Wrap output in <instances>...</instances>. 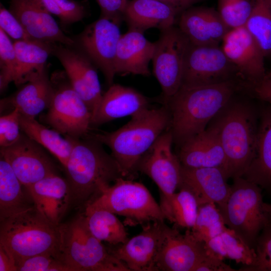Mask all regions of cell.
I'll return each mask as SVG.
<instances>
[{
	"instance_id": "47",
	"label": "cell",
	"mask_w": 271,
	"mask_h": 271,
	"mask_svg": "<svg viewBox=\"0 0 271 271\" xmlns=\"http://www.w3.org/2000/svg\"><path fill=\"white\" fill-rule=\"evenodd\" d=\"M0 271H17L13 256L8 249L1 243Z\"/></svg>"
},
{
	"instance_id": "44",
	"label": "cell",
	"mask_w": 271,
	"mask_h": 271,
	"mask_svg": "<svg viewBox=\"0 0 271 271\" xmlns=\"http://www.w3.org/2000/svg\"><path fill=\"white\" fill-rule=\"evenodd\" d=\"M101 10V18L112 21L118 25L124 21V13L128 0H96Z\"/></svg>"
},
{
	"instance_id": "17",
	"label": "cell",
	"mask_w": 271,
	"mask_h": 271,
	"mask_svg": "<svg viewBox=\"0 0 271 271\" xmlns=\"http://www.w3.org/2000/svg\"><path fill=\"white\" fill-rule=\"evenodd\" d=\"M221 48L237 73L252 86L265 78L264 56L244 27L230 30Z\"/></svg>"
},
{
	"instance_id": "40",
	"label": "cell",
	"mask_w": 271,
	"mask_h": 271,
	"mask_svg": "<svg viewBox=\"0 0 271 271\" xmlns=\"http://www.w3.org/2000/svg\"><path fill=\"white\" fill-rule=\"evenodd\" d=\"M17 271H71L56 255L37 254L25 259L17 265Z\"/></svg>"
},
{
	"instance_id": "45",
	"label": "cell",
	"mask_w": 271,
	"mask_h": 271,
	"mask_svg": "<svg viewBox=\"0 0 271 271\" xmlns=\"http://www.w3.org/2000/svg\"><path fill=\"white\" fill-rule=\"evenodd\" d=\"M206 257L197 266L194 271H235L225 263L223 259L213 254L208 249Z\"/></svg>"
},
{
	"instance_id": "3",
	"label": "cell",
	"mask_w": 271,
	"mask_h": 271,
	"mask_svg": "<svg viewBox=\"0 0 271 271\" xmlns=\"http://www.w3.org/2000/svg\"><path fill=\"white\" fill-rule=\"evenodd\" d=\"M168 107H149L131 116L126 124L112 131L90 132L88 136L107 146L123 177L135 179L140 162L160 136L170 129Z\"/></svg>"
},
{
	"instance_id": "50",
	"label": "cell",
	"mask_w": 271,
	"mask_h": 271,
	"mask_svg": "<svg viewBox=\"0 0 271 271\" xmlns=\"http://www.w3.org/2000/svg\"><path fill=\"white\" fill-rule=\"evenodd\" d=\"M263 208L264 210L268 214L271 218V203L263 202Z\"/></svg>"
},
{
	"instance_id": "33",
	"label": "cell",
	"mask_w": 271,
	"mask_h": 271,
	"mask_svg": "<svg viewBox=\"0 0 271 271\" xmlns=\"http://www.w3.org/2000/svg\"><path fill=\"white\" fill-rule=\"evenodd\" d=\"M250 15L244 26L261 50L271 55V8L266 0H253Z\"/></svg>"
},
{
	"instance_id": "10",
	"label": "cell",
	"mask_w": 271,
	"mask_h": 271,
	"mask_svg": "<svg viewBox=\"0 0 271 271\" xmlns=\"http://www.w3.org/2000/svg\"><path fill=\"white\" fill-rule=\"evenodd\" d=\"M155 43L153 71L162 88L160 100L165 104L182 85L190 42L178 27L173 26L161 31Z\"/></svg>"
},
{
	"instance_id": "8",
	"label": "cell",
	"mask_w": 271,
	"mask_h": 271,
	"mask_svg": "<svg viewBox=\"0 0 271 271\" xmlns=\"http://www.w3.org/2000/svg\"><path fill=\"white\" fill-rule=\"evenodd\" d=\"M105 210L125 217L129 225L165 221L159 204L142 184L120 177L100 195L88 204L84 211Z\"/></svg>"
},
{
	"instance_id": "42",
	"label": "cell",
	"mask_w": 271,
	"mask_h": 271,
	"mask_svg": "<svg viewBox=\"0 0 271 271\" xmlns=\"http://www.w3.org/2000/svg\"><path fill=\"white\" fill-rule=\"evenodd\" d=\"M0 28L15 41L32 39L15 16L0 4Z\"/></svg>"
},
{
	"instance_id": "25",
	"label": "cell",
	"mask_w": 271,
	"mask_h": 271,
	"mask_svg": "<svg viewBox=\"0 0 271 271\" xmlns=\"http://www.w3.org/2000/svg\"><path fill=\"white\" fill-rule=\"evenodd\" d=\"M48 65L29 78L13 95L1 100V107L11 106L25 115L35 117L48 108L53 88L48 74Z\"/></svg>"
},
{
	"instance_id": "11",
	"label": "cell",
	"mask_w": 271,
	"mask_h": 271,
	"mask_svg": "<svg viewBox=\"0 0 271 271\" xmlns=\"http://www.w3.org/2000/svg\"><path fill=\"white\" fill-rule=\"evenodd\" d=\"M119 26L100 17L71 37L75 48L83 53L104 76L106 83H113L117 48L121 35Z\"/></svg>"
},
{
	"instance_id": "16",
	"label": "cell",
	"mask_w": 271,
	"mask_h": 271,
	"mask_svg": "<svg viewBox=\"0 0 271 271\" xmlns=\"http://www.w3.org/2000/svg\"><path fill=\"white\" fill-rule=\"evenodd\" d=\"M0 156L10 164L27 192L36 182L57 173L42 147L23 132L14 144L1 147Z\"/></svg>"
},
{
	"instance_id": "41",
	"label": "cell",
	"mask_w": 271,
	"mask_h": 271,
	"mask_svg": "<svg viewBox=\"0 0 271 271\" xmlns=\"http://www.w3.org/2000/svg\"><path fill=\"white\" fill-rule=\"evenodd\" d=\"M19 121V111L14 109L0 117V146H11L20 138L22 132Z\"/></svg>"
},
{
	"instance_id": "48",
	"label": "cell",
	"mask_w": 271,
	"mask_h": 271,
	"mask_svg": "<svg viewBox=\"0 0 271 271\" xmlns=\"http://www.w3.org/2000/svg\"><path fill=\"white\" fill-rule=\"evenodd\" d=\"M40 1L51 14L56 16L59 19L61 27L65 29V16L57 2L55 0H40Z\"/></svg>"
},
{
	"instance_id": "52",
	"label": "cell",
	"mask_w": 271,
	"mask_h": 271,
	"mask_svg": "<svg viewBox=\"0 0 271 271\" xmlns=\"http://www.w3.org/2000/svg\"><path fill=\"white\" fill-rule=\"evenodd\" d=\"M266 1L271 8V0H266Z\"/></svg>"
},
{
	"instance_id": "27",
	"label": "cell",
	"mask_w": 271,
	"mask_h": 271,
	"mask_svg": "<svg viewBox=\"0 0 271 271\" xmlns=\"http://www.w3.org/2000/svg\"><path fill=\"white\" fill-rule=\"evenodd\" d=\"M242 177L271 194V105L269 104L263 106L259 111L254 156Z\"/></svg>"
},
{
	"instance_id": "28",
	"label": "cell",
	"mask_w": 271,
	"mask_h": 271,
	"mask_svg": "<svg viewBox=\"0 0 271 271\" xmlns=\"http://www.w3.org/2000/svg\"><path fill=\"white\" fill-rule=\"evenodd\" d=\"M8 162L0 156V220L34 206Z\"/></svg>"
},
{
	"instance_id": "21",
	"label": "cell",
	"mask_w": 271,
	"mask_h": 271,
	"mask_svg": "<svg viewBox=\"0 0 271 271\" xmlns=\"http://www.w3.org/2000/svg\"><path fill=\"white\" fill-rule=\"evenodd\" d=\"M148 98L131 87L113 83L102 95L91 119V127L132 115L149 108Z\"/></svg>"
},
{
	"instance_id": "18",
	"label": "cell",
	"mask_w": 271,
	"mask_h": 271,
	"mask_svg": "<svg viewBox=\"0 0 271 271\" xmlns=\"http://www.w3.org/2000/svg\"><path fill=\"white\" fill-rule=\"evenodd\" d=\"M205 243L197 238L191 230L184 234L171 228L159 253L157 271H194L206 257Z\"/></svg>"
},
{
	"instance_id": "14",
	"label": "cell",
	"mask_w": 271,
	"mask_h": 271,
	"mask_svg": "<svg viewBox=\"0 0 271 271\" xmlns=\"http://www.w3.org/2000/svg\"><path fill=\"white\" fill-rule=\"evenodd\" d=\"M51 55L60 61L73 88L84 101L92 116L103 95L97 68L83 53L73 46L52 43Z\"/></svg>"
},
{
	"instance_id": "23",
	"label": "cell",
	"mask_w": 271,
	"mask_h": 271,
	"mask_svg": "<svg viewBox=\"0 0 271 271\" xmlns=\"http://www.w3.org/2000/svg\"><path fill=\"white\" fill-rule=\"evenodd\" d=\"M177 156L185 167L219 168L225 173V153L212 125L185 142L179 148Z\"/></svg>"
},
{
	"instance_id": "4",
	"label": "cell",
	"mask_w": 271,
	"mask_h": 271,
	"mask_svg": "<svg viewBox=\"0 0 271 271\" xmlns=\"http://www.w3.org/2000/svg\"><path fill=\"white\" fill-rule=\"evenodd\" d=\"M213 124L224 150L228 179L242 177L255 153L258 117L250 106L230 102Z\"/></svg>"
},
{
	"instance_id": "2",
	"label": "cell",
	"mask_w": 271,
	"mask_h": 271,
	"mask_svg": "<svg viewBox=\"0 0 271 271\" xmlns=\"http://www.w3.org/2000/svg\"><path fill=\"white\" fill-rule=\"evenodd\" d=\"M69 138L72 149L64 168L70 189V205L84 209L123 176L117 162L101 143L88 135L78 139Z\"/></svg>"
},
{
	"instance_id": "7",
	"label": "cell",
	"mask_w": 271,
	"mask_h": 271,
	"mask_svg": "<svg viewBox=\"0 0 271 271\" xmlns=\"http://www.w3.org/2000/svg\"><path fill=\"white\" fill-rule=\"evenodd\" d=\"M226 202L218 207L226 226L255 249L262 230L271 218L264 210L262 189L243 177L233 179Z\"/></svg>"
},
{
	"instance_id": "30",
	"label": "cell",
	"mask_w": 271,
	"mask_h": 271,
	"mask_svg": "<svg viewBox=\"0 0 271 271\" xmlns=\"http://www.w3.org/2000/svg\"><path fill=\"white\" fill-rule=\"evenodd\" d=\"M21 131L53 155L63 167L66 165L72 149L71 140L61 136L53 129L39 123L34 117L19 112Z\"/></svg>"
},
{
	"instance_id": "5",
	"label": "cell",
	"mask_w": 271,
	"mask_h": 271,
	"mask_svg": "<svg viewBox=\"0 0 271 271\" xmlns=\"http://www.w3.org/2000/svg\"><path fill=\"white\" fill-rule=\"evenodd\" d=\"M60 224L50 221L34 205L0 220V243L12 254L16 266L39 254L49 253L58 257Z\"/></svg>"
},
{
	"instance_id": "19",
	"label": "cell",
	"mask_w": 271,
	"mask_h": 271,
	"mask_svg": "<svg viewBox=\"0 0 271 271\" xmlns=\"http://www.w3.org/2000/svg\"><path fill=\"white\" fill-rule=\"evenodd\" d=\"M9 10L32 39L74 45L72 38L63 32L40 0H10Z\"/></svg>"
},
{
	"instance_id": "20",
	"label": "cell",
	"mask_w": 271,
	"mask_h": 271,
	"mask_svg": "<svg viewBox=\"0 0 271 271\" xmlns=\"http://www.w3.org/2000/svg\"><path fill=\"white\" fill-rule=\"evenodd\" d=\"M227 180L224 171L219 168H189L181 165L179 188L190 190L199 206L213 203L220 207L226 202L230 192Z\"/></svg>"
},
{
	"instance_id": "31",
	"label": "cell",
	"mask_w": 271,
	"mask_h": 271,
	"mask_svg": "<svg viewBox=\"0 0 271 271\" xmlns=\"http://www.w3.org/2000/svg\"><path fill=\"white\" fill-rule=\"evenodd\" d=\"M178 189L169 198L160 200V205L165 219L176 227L191 230L195 225L199 206L190 190L182 187Z\"/></svg>"
},
{
	"instance_id": "39",
	"label": "cell",
	"mask_w": 271,
	"mask_h": 271,
	"mask_svg": "<svg viewBox=\"0 0 271 271\" xmlns=\"http://www.w3.org/2000/svg\"><path fill=\"white\" fill-rule=\"evenodd\" d=\"M255 259L250 266L241 267V271H271V223L258 236L255 246Z\"/></svg>"
},
{
	"instance_id": "22",
	"label": "cell",
	"mask_w": 271,
	"mask_h": 271,
	"mask_svg": "<svg viewBox=\"0 0 271 271\" xmlns=\"http://www.w3.org/2000/svg\"><path fill=\"white\" fill-rule=\"evenodd\" d=\"M155 48V43L147 39L143 33L128 30L121 34L118 42L115 61L116 75L150 76L149 66Z\"/></svg>"
},
{
	"instance_id": "34",
	"label": "cell",
	"mask_w": 271,
	"mask_h": 271,
	"mask_svg": "<svg viewBox=\"0 0 271 271\" xmlns=\"http://www.w3.org/2000/svg\"><path fill=\"white\" fill-rule=\"evenodd\" d=\"M207 8H189L181 14L178 28L190 43L195 45H216L209 29Z\"/></svg>"
},
{
	"instance_id": "46",
	"label": "cell",
	"mask_w": 271,
	"mask_h": 271,
	"mask_svg": "<svg viewBox=\"0 0 271 271\" xmlns=\"http://www.w3.org/2000/svg\"><path fill=\"white\" fill-rule=\"evenodd\" d=\"M252 87L257 98L271 105V78H264Z\"/></svg>"
},
{
	"instance_id": "29",
	"label": "cell",
	"mask_w": 271,
	"mask_h": 271,
	"mask_svg": "<svg viewBox=\"0 0 271 271\" xmlns=\"http://www.w3.org/2000/svg\"><path fill=\"white\" fill-rule=\"evenodd\" d=\"M52 44L35 39L14 41L17 64L13 82L16 85L25 84L33 74L47 66Z\"/></svg>"
},
{
	"instance_id": "36",
	"label": "cell",
	"mask_w": 271,
	"mask_h": 271,
	"mask_svg": "<svg viewBox=\"0 0 271 271\" xmlns=\"http://www.w3.org/2000/svg\"><path fill=\"white\" fill-rule=\"evenodd\" d=\"M253 0H218V13L230 29L244 27L253 8Z\"/></svg>"
},
{
	"instance_id": "43",
	"label": "cell",
	"mask_w": 271,
	"mask_h": 271,
	"mask_svg": "<svg viewBox=\"0 0 271 271\" xmlns=\"http://www.w3.org/2000/svg\"><path fill=\"white\" fill-rule=\"evenodd\" d=\"M64 13L66 27L81 21L89 14L87 0H55Z\"/></svg>"
},
{
	"instance_id": "35",
	"label": "cell",
	"mask_w": 271,
	"mask_h": 271,
	"mask_svg": "<svg viewBox=\"0 0 271 271\" xmlns=\"http://www.w3.org/2000/svg\"><path fill=\"white\" fill-rule=\"evenodd\" d=\"M228 228L216 205L208 203L199 207L195 225L191 230L197 238L204 242Z\"/></svg>"
},
{
	"instance_id": "24",
	"label": "cell",
	"mask_w": 271,
	"mask_h": 271,
	"mask_svg": "<svg viewBox=\"0 0 271 271\" xmlns=\"http://www.w3.org/2000/svg\"><path fill=\"white\" fill-rule=\"evenodd\" d=\"M36 207L52 223L59 225L70 207L68 183L57 173L34 184L28 191Z\"/></svg>"
},
{
	"instance_id": "32",
	"label": "cell",
	"mask_w": 271,
	"mask_h": 271,
	"mask_svg": "<svg viewBox=\"0 0 271 271\" xmlns=\"http://www.w3.org/2000/svg\"><path fill=\"white\" fill-rule=\"evenodd\" d=\"M83 213L91 232L101 242L117 245L129 239L124 224L114 213L103 209L84 211Z\"/></svg>"
},
{
	"instance_id": "49",
	"label": "cell",
	"mask_w": 271,
	"mask_h": 271,
	"mask_svg": "<svg viewBox=\"0 0 271 271\" xmlns=\"http://www.w3.org/2000/svg\"><path fill=\"white\" fill-rule=\"evenodd\" d=\"M174 7L181 14L193 5L203 0H158Z\"/></svg>"
},
{
	"instance_id": "9",
	"label": "cell",
	"mask_w": 271,
	"mask_h": 271,
	"mask_svg": "<svg viewBox=\"0 0 271 271\" xmlns=\"http://www.w3.org/2000/svg\"><path fill=\"white\" fill-rule=\"evenodd\" d=\"M53 93L45 120L52 129L64 137L78 139L91 131L92 114L73 88L64 70L50 76Z\"/></svg>"
},
{
	"instance_id": "38",
	"label": "cell",
	"mask_w": 271,
	"mask_h": 271,
	"mask_svg": "<svg viewBox=\"0 0 271 271\" xmlns=\"http://www.w3.org/2000/svg\"><path fill=\"white\" fill-rule=\"evenodd\" d=\"M17 64L14 42L0 28V91H4L13 82Z\"/></svg>"
},
{
	"instance_id": "26",
	"label": "cell",
	"mask_w": 271,
	"mask_h": 271,
	"mask_svg": "<svg viewBox=\"0 0 271 271\" xmlns=\"http://www.w3.org/2000/svg\"><path fill=\"white\" fill-rule=\"evenodd\" d=\"M180 14L174 7L158 0H128L123 19L128 30L144 33L151 28L162 31L174 26Z\"/></svg>"
},
{
	"instance_id": "1",
	"label": "cell",
	"mask_w": 271,
	"mask_h": 271,
	"mask_svg": "<svg viewBox=\"0 0 271 271\" xmlns=\"http://www.w3.org/2000/svg\"><path fill=\"white\" fill-rule=\"evenodd\" d=\"M237 87L234 79L208 85H181L164 104L170 110V129L177 147L205 130L230 101Z\"/></svg>"
},
{
	"instance_id": "6",
	"label": "cell",
	"mask_w": 271,
	"mask_h": 271,
	"mask_svg": "<svg viewBox=\"0 0 271 271\" xmlns=\"http://www.w3.org/2000/svg\"><path fill=\"white\" fill-rule=\"evenodd\" d=\"M58 257L71 271H129L91 232L83 213L60 223Z\"/></svg>"
},
{
	"instance_id": "37",
	"label": "cell",
	"mask_w": 271,
	"mask_h": 271,
	"mask_svg": "<svg viewBox=\"0 0 271 271\" xmlns=\"http://www.w3.org/2000/svg\"><path fill=\"white\" fill-rule=\"evenodd\" d=\"M225 258L241 263L244 266L253 264L255 259V249L250 247L239 236L229 228L221 234Z\"/></svg>"
},
{
	"instance_id": "12",
	"label": "cell",
	"mask_w": 271,
	"mask_h": 271,
	"mask_svg": "<svg viewBox=\"0 0 271 271\" xmlns=\"http://www.w3.org/2000/svg\"><path fill=\"white\" fill-rule=\"evenodd\" d=\"M142 227L140 233L125 243L107 248L129 271H157V258L171 228L165 221L149 223Z\"/></svg>"
},
{
	"instance_id": "15",
	"label": "cell",
	"mask_w": 271,
	"mask_h": 271,
	"mask_svg": "<svg viewBox=\"0 0 271 271\" xmlns=\"http://www.w3.org/2000/svg\"><path fill=\"white\" fill-rule=\"evenodd\" d=\"M173 143V135L169 129L144 154L138 166V171L148 176L157 184L161 200L175 193L180 183L181 164L172 151Z\"/></svg>"
},
{
	"instance_id": "13",
	"label": "cell",
	"mask_w": 271,
	"mask_h": 271,
	"mask_svg": "<svg viewBox=\"0 0 271 271\" xmlns=\"http://www.w3.org/2000/svg\"><path fill=\"white\" fill-rule=\"evenodd\" d=\"M237 71L221 47L190 43L184 64L181 85L202 86L233 79Z\"/></svg>"
},
{
	"instance_id": "51",
	"label": "cell",
	"mask_w": 271,
	"mask_h": 271,
	"mask_svg": "<svg viewBox=\"0 0 271 271\" xmlns=\"http://www.w3.org/2000/svg\"><path fill=\"white\" fill-rule=\"evenodd\" d=\"M265 78H271V70L268 74H266Z\"/></svg>"
}]
</instances>
